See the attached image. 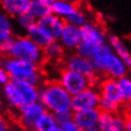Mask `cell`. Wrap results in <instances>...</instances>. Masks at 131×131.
Listing matches in <instances>:
<instances>
[{
  "instance_id": "7",
  "label": "cell",
  "mask_w": 131,
  "mask_h": 131,
  "mask_svg": "<svg viewBox=\"0 0 131 131\" xmlns=\"http://www.w3.org/2000/svg\"><path fill=\"white\" fill-rule=\"evenodd\" d=\"M62 67L70 69L72 71L82 74L86 78H91L94 74H97L94 67L92 64V61L89 59H86L83 57H81L77 53V52H72V53H68L64 57L63 61H62Z\"/></svg>"
},
{
  "instance_id": "39",
  "label": "cell",
  "mask_w": 131,
  "mask_h": 131,
  "mask_svg": "<svg viewBox=\"0 0 131 131\" xmlns=\"http://www.w3.org/2000/svg\"><path fill=\"white\" fill-rule=\"evenodd\" d=\"M78 131H84V130H80V129H79V130H78Z\"/></svg>"
},
{
  "instance_id": "22",
  "label": "cell",
  "mask_w": 131,
  "mask_h": 131,
  "mask_svg": "<svg viewBox=\"0 0 131 131\" xmlns=\"http://www.w3.org/2000/svg\"><path fill=\"white\" fill-rule=\"evenodd\" d=\"M15 83L17 84L18 89L21 93L24 106L39 102V88L38 87L31 86V84L22 82V81H16Z\"/></svg>"
},
{
  "instance_id": "31",
  "label": "cell",
  "mask_w": 131,
  "mask_h": 131,
  "mask_svg": "<svg viewBox=\"0 0 131 131\" xmlns=\"http://www.w3.org/2000/svg\"><path fill=\"white\" fill-rule=\"evenodd\" d=\"M54 120L58 127L63 126L64 123L69 122V121L73 120V112L72 111H61V112L53 113Z\"/></svg>"
},
{
  "instance_id": "12",
  "label": "cell",
  "mask_w": 131,
  "mask_h": 131,
  "mask_svg": "<svg viewBox=\"0 0 131 131\" xmlns=\"http://www.w3.org/2000/svg\"><path fill=\"white\" fill-rule=\"evenodd\" d=\"M66 20L53 14L47 16V17L38 20V26L47 34L52 41H59L61 37L62 30L66 26Z\"/></svg>"
},
{
  "instance_id": "29",
  "label": "cell",
  "mask_w": 131,
  "mask_h": 131,
  "mask_svg": "<svg viewBox=\"0 0 131 131\" xmlns=\"http://www.w3.org/2000/svg\"><path fill=\"white\" fill-rule=\"evenodd\" d=\"M118 81H119V84H120V88H121V91H122L126 103L130 102L131 101V74L129 73L128 76L121 78Z\"/></svg>"
},
{
  "instance_id": "19",
  "label": "cell",
  "mask_w": 131,
  "mask_h": 131,
  "mask_svg": "<svg viewBox=\"0 0 131 131\" xmlns=\"http://www.w3.org/2000/svg\"><path fill=\"white\" fill-rule=\"evenodd\" d=\"M43 54L46 62L50 63H62L67 51L62 47L60 41H51L47 47L43 48Z\"/></svg>"
},
{
  "instance_id": "26",
  "label": "cell",
  "mask_w": 131,
  "mask_h": 131,
  "mask_svg": "<svg viewBox=\"0 0 131 131\" xmlns=\"http://www.w3.org/2000/svg\"><path fill=\"white\" fill-rule=\"evenodd\" d=\"M57 126L54 120V116L51 112H46L45 114H42L41 118L37 121L35 126L34 131H52Z\"/></svg>"
},
{
  "instance_id": "35",
  "label": "cell",
  "mask_w": 131,
  "mask_h": 131,
  "mask_svg": "<svg viewBox=\"0 0 131 131\" xmlns=\"http://www.w3.org/2000/svg\"><path fill=\"white\" fill-rule=\"evenodd\" d=\"M0 131H12L11 128L8 126V123L4 119H1L0 121Z\"/></svg>"
},
{
  "instance_id": "4",
  "label": "cell",
  "mask_w": 131,
  "mask_h": 131,
  "mask_svg": "<svg viewBox=\"0 0 131 131\" xmlns=\"http://www.w3.org/2000/svg\"><path fill=\"white\" fill-rule=\"evenodd\" d=\"M57 80L68 91V93L71 97L82 92V91H84L90 87L88 78L83 77L82 74L78 73L76 71L67 69V68L62 67V66H61L60 70H59Z\"/></svg>"
},
{
  "instance_id": "30",
  "label": "cell",
  "mask_w": 131,
  "mask_h": 131,
  "mask_svg": "<svg viewBox=\"0 0 131 131\" xmlns=\"http://www.w3.org/2000/svg\"><path fill=\"white\" fill-rule=\"evenodd\" d=\"M94 46L89 43V42H86V41H82L80 43V46L78 47L77 49V53L81 56V57L86 58V59H89V60H91L93 57V52H94Z\"/></svg>"
},
{
  "instance_id": "15",
  "label": "cell",
  "mask_w": 131,
  "mask_h": 131,
  "mask_svg": "<svg viewBox=\"0 0 131 131\" xmlns=\"http://www.w3.org/2000/svg\"><path fill=\"white\" fill-rule=\"evenodd\" d=\"M30 4L31 0H2L0 5L2 12L15 20L16 18L29 14Z\"/></svg>"
},
{
  "instance_id": "36",
  "label": "cell",
  "mask_w": 131,
  "mask_h": 131,
  "mask_svg": "<svg viewBox=\"0 0 131 131\" xmlns=\"http://www.w3.org/2000/svg\"><path fill=\"white\" fill-rule=\"evenodd\" d=\"M126 131H131V119L126 120Z\"/></svg>"
},
{
  "instance_id": "2",
  "label": "cell",
  "mask_w": 131,
  "mask_h": 131,
  "mask_svg": "<svg viewBox=\"0 0 131 131\" xmlns=\"http://www.w3.org/2000/svg\"><path fill=\"white\" fill-rule=\"evenodd\" d=\"M72 97L56 80H47L39 87V102L48 112L57 113L61 111H71Z\"/></svg>"
},
{
  "instance_id": "33",
  "label": "cell",
  "mask_w": 131,
  "mask_h": 131,
  "mask_svg": "<svg viewBox=\"0 0 131 131\" xmlns=\"http://www.w3.org/2000/svg\"><path fill=\"white\" fill-rule=\"evenodd\" d=\"M61 130L62 131H78L79 130V128L76 124V122L72 120V121H69V122L64 123L63 126H61Z\"/></svg>"
},
{
  "instance_id": "37",
  "label": "cell",
  "mask_w": 131,
  "mask_h": 131,
  "mask_svg": "<svg viewBox=\"0 0 131 131\" xmlns=\"http://www.w3.org/2000/svg\"><path fill=\"white\" fill-rule=\"evenodd\" d=\"M52 131H62V130H61V128H60V127H56Z\"/></svg>"
},
{
  "instance_id": "21",
  "label": "cell",
  "mask_w": 131,
  "mask_h": 131,
  "mask_svg": "<svg viewBox=\"0 0 131 131\" xmlns=\"http://www.w3.org/2000/svg\"><path fill=\"white\" fill-rule=\"evenodd\" d=\"M53 0H31L29 14L37 20L47 17L52 14Z\"/></svg>"
},
{
  "instance_id": "27",
  "label": "cell",
  "mask_w": 131,
  "mask_h": 131,
  "mask_svg": "<svg viewBox=\"0 0 131 131\" xmlns=\"http://www.w3.org/2000/svg\"><path fill=\"white\" fill-rule=\"evenodd\" d=\"M37 24H38V20L35 19L30 14H26L24 16H21V17H18L15 19V26L19 30L24 31L26 34H27L32 27H35Z\"/></svg>"
},
{
  "instance_id": "5",
  "label": "cell",
  "mask_w": 131,
  "mask_h": 131,
  "mask_svg": "<svg viewBox=\"0 0 131 131\" xmlns=\"http://www.w3.org/2000/svg\"><path fill=\"white\" fill-rule=\"evenodd\" d=\"M101 99V94L98 88L89 87L82 92L76 94L72 97L71 101V111L77 112V111L82 110H90V109H98L99 108Z\"/></svg>"
},
{
  "instance_id": "18",
  "label": "cell",
  "mask_w": 131,
  "mask_h": 131,
  "mask_svg": "<svg viewBox=\"0 0 131 131\" xmlns=\"http://www.w3.org/2000/svg\"><path fill=\"white\" fill-rule=\"evenodd\" d=\"M2 96H4L7 104L12 109H17L19 111L24 107L21 93L14 81H10L9 83L2 87Z\"/></svg>"
},
{
  "instance_id": "24",
  "label": "cell",
  "mask_w": 131,
  "mask_h": 131,
  "mask_svg": "<svg viewBox=\"0 0 131 131\" xmlns=\"http://www.w3.org/2000/svg\"><path fill=\"white\" fill-rule=\"evenodd\" d=\"M26 36H28L36 45L39 46V47L42 48V49L46 48L52 41L50 39V37H49L38 25H36L35 27H32L30 30L26 34Z\"/></svg>"
},
{
  "instance_id": "38",
  "label": "cell",
  "mask_w": 131,
  "mask_h": 131,
  "mask_svg": "<svg viewBox=\"0 0 131 131\" xmlns=\"http://www.w3.org/2000/svg\"><path fill=\"white\" fill-rule=\"evenodd\" d=\"M90 131H99V129H98V128H94V129H92V130H90Z\"/></svg>"
},
{
  "instance_id": "13",
  "label": "cell",
  "mask_w": 131,
  "mask_h": 131,
  "mask_svg": "<svg viewBox=\"0 0 131 131\" xmlns=\"http://www.w3.org/2000/svg\"><path fill=\"white\" fill-rule=\"evenodd\" d=\"M113 54H114L113 49L108 42L99 45L94 48L93 57L91 59V61H92V64L97 74H99L102 78L106 77V63L108 59Z\"/></svg>"
},
{
  "instance_id": "1",
  "label": "cell",
  "mask_w": 131,
  "mask_h": 131,
  "mask_svg": "<svg viewBox=\"0 0 131 131\" xmlns=\"http://www.w3.org/2000/svg\"><path fill=\"white\" fill-rule=\"evenodd\" d=\"M2 57H11L42 66L46 62L43 49L37 46L28 36H16L12 41L0 43Z\"/></svg>"
},
{
  "instance_id": "11",
  "label": "cell",
  "mask_w": 131,
  "mask_h": 131,
  "mask_svg": "<svg viewBox=\"0 0 131 131\" xmlns=\"http://www.w3.org/2000/svg\"><path fill=\"white\" fill-rule=\"evenodd\" d=\"M126 120L122 111L117 113L101 112L97 128L99 131H126Z\"/></svg>"
},
{
  "instance_id": "10",
  "label": "cell",
  "mask_w": 131,
  "mask_h": 131,
  "mask_svg": "<svg viewBox=\"0 0 131 131\" xmlns=\"http://www.w3.org/2000/svg\"><path fill=\"white\" fill-rule=\"evenodd\" d=\"M62 47L68 53L76 52L78 47L82 42V34H81V28L76 27L73 25L66 24L63 30H62L61 37L59 39Z\"/></svg>"
},
{
  "instance_id": "34",
  "label": "cell",
  "mask_w": 131,
  "mask_h": 131,
  "mask_svg": "<svg viewBox=\"0 0 131 131\" xmlns=\"http://www.w3.org/2000/svg\"><path fill=\"white\" fill-rule=\"evenodd\" d=\"M122 112H123L124 116H126V118H128V119H131V101L124 104V107L122 109Z\"/></svg>"
},
{
  "instance_id": "14",
  "label": "cell",
  "mask_w": 131,
  "mask_h": 131,
  "mask_svg": "<svg viewBox=\"0 0 131 131\" xmlns=\"http://www.w3.org/2000/svg\"><path fill=\"white\" fill-rule=\"evenodd\" d=\"M101 111L99 109H90L73 112V121L80 130L90 131L98 127Z\"/></svg>"
},
{
  "instance_id": "9",
  "label": "cell",
  "mask_w": 131,
  "mask_h": 131,
  "mask_svg": "<svg viewBox=\"0 0 131 131\" xmlns=\"http://www.w3.org/2000/svg\"><path fill=\"white\" fill-rule=\"evenodd\" d=\"M81 34H82V41L89 42L94 47L108 42L107 32L98 21H88L83 27H81Z\"/></svg>"
},
{
  "instance_id": "17",
  "label": "cell",
  "mask_w": 131,
  "mask_h": 131,
  "mask_svg": "<svg viewBox=\"0 0 131 131\" xmlns=\"http://www.w3.org/2000/svg\"><path fill=\"white\" fill-rule=\"evenodd\" d=\"M108 43L112 47L114 53L122 59L127 67L129 68V70H131V51L126 45V42L119 36L110 34L108 35Z\"/></svg>"
},
{
  "instance_id": "28",
  "label": "cell",
  "mask_w": 131,
  "mask_h": 131,
  "mask_svg": "<svg viewBox=\"0 0 131 131\" xmlns=\"http://www.w3.org/2000/svg\"><path fill=\"white\" fill-rule=\"evenodd\" d=\"M98 109H99L101 112H108V113H117V112H121V111H122V108L104 97H101L99 108H98Z\"/></svg>"
},
{
  "instance_id": "20",
  "label": "cell",
  "mask_w": 131,
  "mask_h": 131,
  "mask_svg": "<svg viewBox=\"0 0 131 131\" xmlns=\"http://www.w3.org/2000/svg\"><path fill=\"white\" fill-rule=\"evenodd\" d=\"M79 4L70 0H53L52 2V14L60 17L63 20H67L74 10L78 8Z\"/></svg>"
},
{
  "instance_id": "3",
  "label": "cell",
  "mask_w": 131,
  "mask_h": 131,
  "mask_svg": "<svg viewBox=\"0 0 131 131\" xmlns=\"http://www.w3.org/2000/svg\"><path fill=\"white\" fill-rule=\"evenodd\" d=\"M1 68L11 78V81H26L32 73L42 69V66L11 57H2Z\"/></svg>"
},
{
  "instance_id": "6",
  "label": "cell",
  "mask_w": 131,
  "mask_h": 131,
  "mask_svg": "<svg viewBox=\"0 0 131 131\" xmlns=\"http://www.w3.org/2000/svg\"><path fill=\"white\" fill-rule=\"evenodd\" d=\"M46 112L47 110L40 102L24 106L18 111V121L26 131H34L37 121Z\"/></svg>"
},
{
  "instance_id": "23",
  "label": "cell",
  "mask_w": 131,
  "mask_h": 131,
  "mask_svg": "<svg viewBox=\"0 0 131 131\" xmlns=\"http://www.w3.org/2000/svg\"><path fill=\"white\" fill-rule=\"evenodd\" d=\"M14 22L15 20L8 15L4 12L0 14V43L12 41L16 38L14 32Z\"/></svg>"
},
{
  "instance_id": "16",
  "label": "cell",
  "mask_w": 131,
  "mask_h": 131,
  "mask_svg": "<svg viewBox=\"0 0 131 131\" xmlns=\"http://www.w3.org/2000/svg\"><path fill=\"white\" fill-rule=\"evenodd\" d=\"M129 72L130 70L127 67V64L116 53L108 59L106 63V77L112 78V79H116V80H120L121 78L128 76Z\"/></svg>"
},
{
  "instance_id": "25",
  "label": "cell",
  "mask_w": 131,
  "mask_h": 131,
  "mask_svg": "<svg viewBox=\"0 0 131 131\" xmlns=\"http://www.w3.org/2000/svg\"><path fill=\"white\" fill-rule=\"evenodd\" d=\"M88 21H90L89 14H88V11L82 7V6H80V5L78 6V8L74 10L73 14L71 15L70 17L67 19V20H66V22L76 26V27H79V28L83 27V26L86 25Z\"/></svg>"
},
{
  "instance_id": "8",
  "label": "cell",
  "mask_w": 131,
  "mask_h": 131,
  "mask_svg": "<svg viewBox=\"0 0 131 131\" xmlns=\"http://www.w3.org/2000/svg\"><path fill=\"white\" fill-rule=\"evenodd\" d=\"M98 89L100 91L101 97H104L107 99L111 100L112 102H114L123 109L126 101H124L122 91H121V88L118 80L112 79V78H109V77H104L101 80V83Z\"/></svg>"
},
{
  "instance_id": "32",
  "label": "cell",
  "mask_w": 131,
  "mask_h": 131,
  "mask_svg": "<svg viewBox=\"0 0 131 131\" xmlns=\"http://www.w3.org/2000/svg\"><path fill=\"white\" fill-rule=\"evenodd\" d=\"M10 81H11L10 76H9V74L6 72L2 68H0V83H1V86L2 87L6 86V84L9 83Z\"/></svg>"
}]
</instances>
